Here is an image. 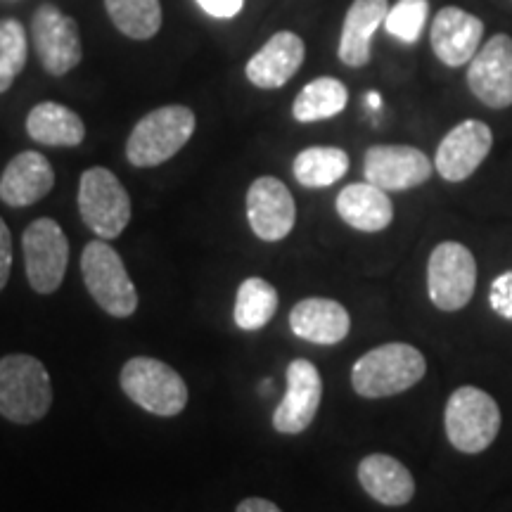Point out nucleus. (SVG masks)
Wrapping results in <instances>:
<instances>
[{"label":"nucleus","mask_w":512,"mask_h":512,"mask_svg":"<svg viewBox=\"0 0 512 512\" xmlns=\"http://www.w3.org/2000/svg\"><path fill=\"white\" fill-rule=\"evenodd\" d=\"M27 133L41 145L76 147L86 138V126L79 114L60 102H38L27 117Z\"/></svg>","instance_id":"23"},{"label":"nucleus","mask_w":512,"mask_h":512,"mask_svg":"<svg viewBox=\"0 0 512 512\" xmlns=\"http://www.w3.org/2000/svg\"><path fill=\"white\" fill-rule=\"evenodd\" d=\"M427 373V361L411 344L392 342L370 349L351 368L354 392L363 399H384L415 387Z\"/></svg>","instance_id":"1"},{"label":"nucleus","mask_w":512,"mask_h":512,"mask_svg":"<svg viewBox=\"0 0 512 512\" xmlns=\"http://www.w3.org/2000/svg\"><path fill=\"white\" fill-rule=\"evenodd\" d=\"M31 38L43 69L53 76L69 74L83 57L81 34L76 19L55 5H41L31 19Z\"/></svg>","instance_id":"10"},{"label":"nucleus","mask_w":512,"mask_h":512,"mask_svg":"<svg viewBox=\"0 0 512 512\" xmlns=\"http://www.w3.org/2000/svg\"><path fill=\"white\" fill-rule=\"evenodd\" d=\"M119 382L128 399L159 418H174L188 406V384L157 358L136 356L126 361Z\"/></svg>","instance_id":"5"},{"label":"nucleus","mask_w":512,"mask_h":512,"mask_svg":"<svg viewBox=\"0 0 512 512\" xmlns=\"http://www.w3.org/2000/svg\"><path fill=\"white\" fill-rule=\"evenodd\" d=\"M292 171L304 188H330L349 171V155L339 147H306L294 157Z\"/></svg>","instance_id":"24"},{"label":"nucleus","mask_w":512,"mask_h":512,"mask_svg":"<svg viewBox=\"0 0 512 512\" xmlns=\"http://www.w3.org/2000/svg\"><path fill=\"white\" fill-rule=\"evenodd\" d=\"M114 27L133 41H147L162 27L159 0H105Z\"/></svg>","instance_id":"27"},{"label":"nucleus","mask_w":512,"mask_h":512,"mask_svg":"<svg viewBox=\"0 0 512 512\" xmlns=\"http://www.w3.org/2000/svg\"><path fill=\"white\" fill-rule=\"evenodd\" d=\"M358 482L373 501L389 505V508L411 503L415 496V479L411 470L401 460L384 456V453H373V456L361 460Z\"/></svg>","instance_id":"20"},{"label":"nucleus","mask_w":512,"mask_h":512,"mask_svg":"<svg viewBox=\"0 0 512 512\" xmlns=\"http://www.w3.org/2000/svg\"><path fill=\"white\" fill-rule=\"evenodd\" d=\"M235 512H283V510H280L275 503L266 501V498H245Z\"/></svg>","instance_id":"33"},{"label":"nucleus","mask_w":512,"mask_h":512,"mask_svg":"<svg viewBox=\"0 0 512 512\" xmlns=\"http://www.w3.org/2000/svg\"><path fill=\"white\" fill-rule=\"evenodd\" d=\"M477 287V261L460 242H441L427 261V292L441 311H460L472 302Z\"/></svg>","instance_id":"8"},{"label":"nucleus","mask_w":512,"mask_h":512,"mask_svg":"<svg viewBox=\"0 0 512 512\" xmlns=\"http://www.w3.org/2000/svg\"><path fill=\"white\" fill-rule=\"evenodd\" d=\"M12 268V238L5 221L0 219V290H5Z\"/></svg>","instance_id":"32"},{"label":"nucleus","mask_w":512,"mask_h":512,"mask_svg":"<svg viewBox=\"0 0 512 512\" xmlns=\"http://www.w3.org/2000/svg\"><path fill=\"white\" fill-rule=\"evenodd\" d=\"M278 290L264 278H247L235 297V323L240 330H261L271 323L278 311Z\"/></svg>","instance_id":"26"},{"label":"nucleus","mask_w":512,"mask_h":512,"mask_svg":"<svg viewBox=\"0 0 512 512\" xmlns=\"http://www.w3.org/2000/svg\"><path fill=\"white\" fill-rule=\"evenodd\" d=\"M323 399V380L306 358H294L287 366V389L273 411V427L280 434H302L316 420Z\"/></svg>","instance_id":"14"},{"label":"nucleus","mask_w":512,"mask_h":512,"mask_svg":"<svg viewBox=\"0 0 512 512\" xmlns=\"http://www.w3.org/2000/svg\"><path fill=\"white\" fill-rule=\"evenodd\" d=\"M12 81H15V74H10L8 69H5L3 64H0V93L8 91V88L12 86Z\"/></svg>","instance_id":"34"},{"label":"nucleus","mask_w":512,"mask_h":512,"mask_svg":"<svg viewBox=\"0 0 512 512\" xmlns=\"http://www.w3.org/2000/svg\"><path fill=\"white\" fill-rule=\"evenodd\" d=\"M195 112L183 105H166L145 114L126 143L128 162L138 169H152L181 152L195 133Z\"/></svg>","instance_id":"3"},{"label":"nucleus","mask_w":512,"mask_h":512,"mask_svg":"<svg viewBox=\"0 0 512 512\" xmlns=\"http://www.w3.org/2000/svg\"><path fill=\"white\" fill-rule=\"evenodd\" d=\"M368 105H370V107H380V95H377V93H368Z\"/></svg>","instance_id":"35"},{"label":"nucleus","mask_w":512,"mask_h":512,"mask_svg":"<svg viewBox=\"0 0 512 512\" xmlns=\"http://www.w3.org/2000/svg\"><path fill=\"white\" fill-rule=\"evenodd\" d=\"M446 437L460 453H482L501 432V408L484 389L460 387L451 394L444 413Z\"/></svg>","instance_id":"4"},{"label":"nucleus","mask_w":512,"mask_h":512,"mask_svg":"<svg viewBox=\"0 0 512 512\" xmlns=\"http://www.w3.org/2000/svg\"><path fill=\"white\" fill-rule=\"evenodd\" d=\"M484 22L470 12L453 8H441L432 22L430 41L434 55L446 67H463L470 64L477 50L482 48Z\"/></svg>","instance_id":"16"},{"label":"nucleus","mask_w":512,"mask_h":512,"mask_svg":"<svg viewBox=\"0 0 512 512\" xmlns=\"http://www.w3.org/2000/svg\"><path fill=\"white\" fill-rule=\"evenodd\" d=\"M81 275L95 304L114 318H131L138 309V292L117 249L105 240L83 247Z\"/></svg>","instance_id":"6"},{"label":"nucleus","mask_w":512,"mask_h":512,"mask_svg":"<svg viewBox=\"0 0 512 512\" xmlns=\"http://www.w3.org/2000/svg\"><path fill=\"white\" fill-rule=\"evenodd\" d=\"M81 219L100 240H114L131 221V197L105 166L83 171L79 183Z\"/></svg>","instance_id":"7"},{"label":"nucleus","mask_w":512,"mask_h":512,"mask_svg":"<svg viewBox=\"0 0 512 512\" xmlns=\"http://www.w3.org/2000/svg\"><path fill=\"white\" fill-rule=\"evenodd\" d=\"M347 102L349 91L342 81L332 79V76H320L302 88L292 105V114L302 124H311V121L337 117L339 112H344Z\"/></svg>","instance_id":"25"},{"label":"nucleus","mask_w":512,"mask_h":512,"mask_svg":"<svg viewBox=\"0 0 512 512\" xmlns=\"http://www.w3.org/2000/svg\"><path fill=\"white\" fill-rule=\"evenodd\" d=\"M290 328L304 342L332 347L344 342L351 330L349 311L335 299L309 297L290 311Z\"/></svg>","instance_id":"19"},{"label":"nucleus","mask_w":512,"mask_h":512,"mask_svg":"<svg viewBox=\"0 0 512 512\" xmlns=\"http://www.w3.org/2000/svg\"><path fill=\"white\" fill-rule=\"evenodd\" d=\"M197 5L211 17L230 19L240 15V10L245 8V0H197Z\"/></svg>","instance_id":"31"},{"label":"nucleus","mask_w":512,"mask_h":512,"mask_svg":"<svg viewBox=\"0 0 512 512\" xmlns=\"http://www.w3.org/2000/svg\"><path fill=\"white\" fill-rule=\"evenodd\" d=\"M247 219L259 240H285L297 221V207L287 185L273 176L256 178L247 190Z\"/></svg>","instance_id":"15"},{"label":"nucleus","mask_w":512,"mask_h":512,"mask_svg":"<svg viewBox=\"0 0 512 512\" xmlns=\"http://www.w3.org/2000/svg\"><path fill=\"white\" fill-rule=\"evenodd\" d=\"M306 55L304 41L292 31H278L268 38L264 48L247 62V79L256 88L273 91V88H283L294 74L302 69Z\"/></svg>","instance_id":"17"},{"label":"nucleus","mask_w":512,"mask_h":512,"mask_svg":"<svg viewBox=\"0 0 512 512\" xmlns=\"http://www.w3.org/2000/svg\"><path fill=\"white\" fill-rule=\"evenodd\" d=\"M24 268L31 290L53 294L60 290L69 264V242L60 223L36 219L22 235Z\"/></svg>","instance_id":"9"},{"label":"nucleus","mask_w":512,"mask_h":512,"mask_svg":"<svg viewBox=\"0 0 512 512\" xmlns=\"http://www.w3.org/2000/svg\"><path fill=\"white\" fill-rule=\"evenodd\" d=\"M27 29L17 19H0V64L10 74H19L27 64Z\"/></svg>","instance_id":"29"},{"label":"nucleus","mask_w":512,"mask_h":512,"mask_svg":"<svg viewBox=\"0 0 512 512\" xmlns=\"http://www.w3.org/2000/svg\"><path fill=\"white\" fill-rule=\"evenodd\" d=\"M430 3L427 0H399L394 8H389L384 27L389 34L403 43H415L427 24Z\"/></svg>","instance_id":"28"},{"label":"nucleus","mask_w":512,"mask_h":512,"mask_svg":"<svg viewBox=\"0 0 512 512\" xmlns=\"http://www.w3.org/2000/svg\"><path fill=\"white\" fill-rule=\"evenodd\" d=\"M494 147V133L479 119H465L437 147L434 169L448 183H460L479 169Z\"/></svg>","instance_id":"13"},{"label":"nucleus","mask_w":512,"mask_h":512,"mask_svg":"<svg viewBox=\"0 0 512 512\" xmlns=\"http://www.w3.org/2000/svg\"><path fill=\"white\" fill-rule=\"evenodd\" d=\"M55 171L41 152H19L0 176V200L8 207H31L53 190Z\"/></svg>","instance_id":"18"},{"label":"nucleus","mask_w":512,"mask_h":512,"mask_svg":"<svg viewBox=\"0 0 512 512\" xmlns=\"http://www.w3.org/2000/svg\"><path fill=\"white\" fill-rule=\"evenodd\" d=\"M337 214L361 233H380L394 221V204L373 183H351L337 195Z\"/></svg>","instance_id":"22"},{"label":"nucleus","mask_w":512,"mask_h":512,"mask_svg":"<svg viewBox=\"0 0 512 512\" xmlns=\"http://www.w3.org/2000/svg\"><path fill=\"white\" fill-rule=\"evenodd\" d=\"M389 12V0H354L344 17L342 36H339V60L347 67H366L370 62V43L375 31L384 24Z\"/></svg>","instance_id":"21"},{"label":"nucleus","mask_w":512,"mask_h":512,"mask_svg":"<svg viewBox=\"0 0 512 512\" xmlns=\"http://www.w3.org/2000/svg\"><path fill=\"white\" fill-rule=\"evenodd\" d=\"M467 86L491 110L512 107V38L496 34L477 50L467 69Z\"/></svg>","instance_id":"11"},{"label":"nucleus","mask_w":512,"mask_h":512,"mask_svg":"<svg viewBox=\"0 0 512 512\" xmlns=\"http://www.w3.org/2000/svg\"><path fill=\"white\" fill-rule=\"evenodd\" d=\"M489 304L498 316L512 320V268L498 275L494 283H491Z\"/></svg>","instance_id":"30"},{"label":"nucleus","mask_w":512,"mask_h":512,"mask_svg":"<svg viewBox=\"0 0 512 512\" xmlns=\"http://www.w3.org/2000/svg\"><path fill=\"white\" fill-rule=\"evenodd\" d=\"M434 164L411 145H373L363 159L366 181L384 192H403L430 181Z\"/></svg>","instance_id":"12"},{"label":"nucleus","mask_w":512,"mask_h":512,"mask_svg":"<svg viewBox=\"0 0 512 512\" xmlns=\"http://www.w3.org/2000/svg\"><path fill=\"white\" fill-rule=\"evenodd\" d=\"M53 406V384L41 361L29 354L0 358V415L17 425L46 418Z\"/></svg>","instance_id":"2"}]
</instances>
